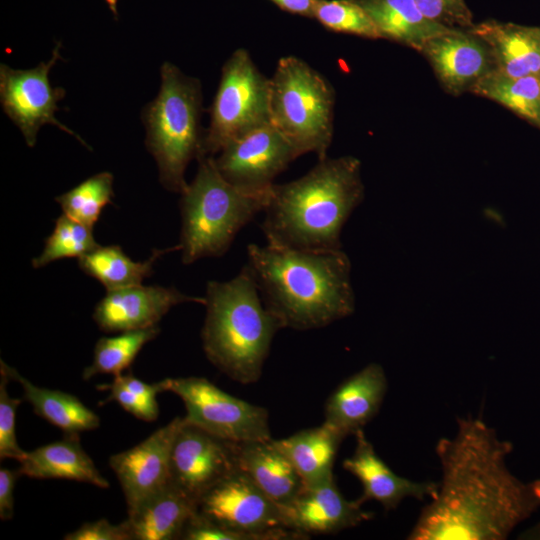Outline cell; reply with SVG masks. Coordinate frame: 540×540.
Listing matches in <instances>:
<instances>
[{
  "label": "cell",
  "mask_w": 540,
  "mask_h": 540,
  "mask_svg": "<svg viewBox=\"0 0 540 540\" xmlns=\"http://www.w3.org/2000/svg\"><path fill=\"white\" fill-rule=\"evenodd\" d=\"M513 444L481 417L457 418V432L435 446L442 478L409 540H505L540 508V479L524 482L507 467Z\"/></svg>",
  "instance_id": "6da1fadb"
},
{
  "label": "cell",
  "mask_w": 540,
  "mask_h": 540,
  "mask_svg": "<svg viewBox=\"0 0 540 540\" xmlns=\"http://www.w3.org/2000/svg\"><path fill=\"white\" fill-rule=\"evenodd\" d=\"M246 265L264 305L282 328L318 329L355 311L351 262L342 249L314 251L251 243Z\"/></svg>",
  "instance_id": "7a4b0ae2"
},
{
  "label": "cell",
  "mask_w": 540,
  "mask_h": 540,
  "mask_svg": "<svg viewBox=\"0 0 540 540\" xmlns=\"http://www.w3.org/2000/svg\"><path fill=\"white\" fill-rule=\"evenodd\" d=\"M363 199L359 159L326 157L302 177L272 186L261 230L276 246L340 250L343 227Z\"/></svg>",
  "instance_id": "3957f363"
},
{
  "label": "cell",
  "mask_w": 540,
  "mask_h": 540,
  "mask_svg": "<svg viewBox=\"0 0 540 540\" xmlns=\"http://www.w3.org/2000/svg\"><path fill=\"white\" fill-rule=\"evenodd\" d=\"M204 305L201 337L207 359L236 382H257L282 326L264 305L247 265L229 281H209Z\"/></svg>",
  "instance_id": "277c9868"
},
{
  "label": "cell",
  "mask_w": 540,
  "mask_h": 540,
  "mask_svg": "<svg viewBox=\"0 0 540 540\" xmlns=\"http://www.w3.org/2000/svg\"><path fill=\"white\" fill-rule=\"evenodd\" d=\"M197 160V173L180 199L184 264L224 255L239 231L264 211L271 191L245 192L220 174L213 156Z\"/></svg>",
  "instance_id": "5b68a950"
},
{
  "label": "cell",
  "mask_w": 540,
  "mask_h": 540,
  "mask_svg": "<svg viewBox=\"0 0 540 540\" xmlns=\"http://www.w3.org/2000/svg\"><path fill=\"white\" fill-rule=\"evenodd\" d=\"M160 74L158 95L141 112L145 143L163 187L181 194L188 186L184 177L187 165L204 155L201 83L170 62L162 64Z\"/></svg>",
  "instance_id": "8992f818"
},
{
  "label": "cell",
  "mask_w": 540,
  "mask_h": 540,
  "mask_svg": "<svg viewBox=\"0 0 540 540\" xmlns=\"http://www.w3.org/2000/svg\"><path fill=\"white\" fill-rule=\"evenodd\" d=\"M335 92L328 80L296 56L279 59L270 78V123L301 156L327 157L333 138Z\"/></svg>",
  "instance_id": "52a82bcc"
},
{
  "label": "cell",
  "mask_w": 540,
  "mask_h": 540,
  "mask_svg": "<svg viewBox=\"0 0 540 540\" xmlns=\"http://www.w3.org/2000/svg\"><path fill=\"white\" fill-rule=\"evenodd\" d=\"M269 89L270 78L258 70L249 52L235 50L222 67L203 154L219 153L232 140L269 124Z\"/></svg>",
  "instance_id": "ba28073f"
},
{
  "label": "cell",
  "mask_w": 540,
  "mask_h": 540,
  "mask_svg": "<svg viewBox=\"0 0 540 540\" xmlns=\"http://www.w3.org/2000/svg\"><path fill=\"white\" fill-rule=\"evenodd\" d=\"M167 381L168 391L185 405L186 423L234 443L273 439L269 413L264 407L236 398L203 377L167 378Z\"/></svg>",
  "instance_id": "9c48e42d"
},
{
  "label": "cell",
  "mask_w": 540,
  "mask_h": 540,
  "mask_svg": "<svg viewBox=\"0 0 540 540\" xmlns=\"http://www.w3.org/2000/svg\"><path fill=\"white\" fill-rule=\"evenodd\" d=\"M198 512L248 540L303 539L284 527L279 505L239 468L200 497Z\"/></svg>",
  "instance_id": "30bf717a"
},
{
  "label": "cell",
  "mask_w": 540,
  "mask_h": 540,
  "mask_svg": "<svg viewBox=\"0 0 540 540\" xmlns=\"http://www.w3.org/2000/svg\"><path fill=\"white\" fill-rule=\"evenodd\" d=\"M61 47V43H57L49 61L40 62L31 69H13L3 63L0 65V102L3 111L20 129L29 147L36 144L39 129L50 124L89 148L77 133L55 117V112L60 110L58 102L65 97L66 91L51 85L49 72L62 59Z\"/></svg>",
  "instance_id": "8fae6325"
},
{
  "label": "cell",
  "mask_w": 540,
  "mask_h": 540,
  "mask_svg": "<svg viewBox=\"0 0 540 540\" xmlns=\"http://www.w3.org/2000/svg\"><path fill=\"white\" fill-rule=\"evenodd\" d=\"M215 165L232 185L249 193H263L274 179L300 155L271 124L264 125L225 145Z\"/></svg>",
  "instance_id": "7c38bea8"
},
{
  "label": "cell",
  "mask_w": 540,
  "mask_h": 540,
  "mask_svg": "<svg viewBox=\"0 0 540 540\" xmlns=\"http://www.w3.org/2000/svg\"><path fill=\"white\" fill-rule=\"evenodd\" d=\"M237 444L183 422L171 451V482L198 503L220 480L237 470Z\"/></svg>",
  "instance_id": "4fadbf2b"
},
{
  "label": "cell",
  "mask_w": 540,
  "mask_h": 540,
  "mask_svg": "<svg viewBox=\"0 0 540 540\" xmlns=\"http://www.w3.org/2000/svg\"><path fill=\"white\" fill-rule=\"evenodd\" d=\"M183 422V417H175L136 446L110 456L128 513L171 482V451Z\"/></svg>",
  "instance_id": "5bb4252c"
},
{
  "label": "cell",
  "mask_w": 540,
  "mask_h": 540,
  "mask_svg": "<svg viewBox=\"0 0 540 540\" xmlns=\"http://www.w3.org/2000/svg\"><path fill=\"white\" fill-rule=\"evenodd\" d=\"M279 507L284 527L303 539L311 535L336 534L373 517V513L363 510L357 500L350 501L342 495L334 477L304 485L291 501Z\"/></svg>",
  "instance_id": "9a60e30c"
},
{
  "label": "cell",
  "mask_w": 540,
  "mask_h": 540,
  "mask_svg": "<svg viewBox=\"0 0 540 540\" xmlns=\"http://www.w3.org/2000/svg\"><path fill=\"white\" fill-rule=\"evenodd\" d=\"M195 302L205 304V297L190 296L175 287L134 285L107 291L97 303L93 319L104 332H126L157 326L174 306Z\"/></svg>",
  "instance_id": "2e32d148"
},
{
  "label": "cell",
  "mask_w": 540,
  "mask_h": 540,
  "mask_svg": "<svg viewBox=\"0 0 540 540\" xmlns=\"http://www.w3.org/2000/svg\"><path fill=\"white\" fill-rule=\"evenodd\" d=\"M420 53L444 89L453 95L470 92L496 70L489 46L469 30L452 29L430 39Z\"/></svg>",
  "instance_id": "e0dca14e"
},
{
  "label": "cell",
  "mask_w": 540,
  "mask_h": 540,
  "mask_svg": "<svg viewBox=\"0 0 540 540\" xmlns=\"http://www.w3.org/2000/svg\"><path fill=\"white\" fill-rule=\"evenodd\" d=\"M354 436V452L343 461V468L354 475L362 485V495L357 499L361 505L375 500L389 511L408 497L422 501L436 496L438 482H416L397 475L376 453L363 429Z\"/></svg>",
  "instance_id": "ac0fdd59"
},
{
  "label": "cell",
  "mask_w": 540,
  "mask_h": 540,
  "mask_svg": "<svg viewBox=\"0 0 540 540\" xmlns=\"http://www.w3.org/2000/svg\"><path fill=\"white\" fill-rule=\"evenodd\" d=\"M387 387L384 368L369 363L331 393L325 404L324 423L345 437L354 435L377 415Z\"/></svg>",
  "instance_id": "d6986e66"
},
{
  "label": "cell",
  "mask_w": 540,
  "mask_h": 540,
  "mask_svg": "<svg viewBox=\"0 0 540 540\" xmlns=\"http://www.w3.org/2000/svg\"><path fill=\"white\" fill-rule=\"evenodd\" d=\"M469 31L489 46L496 72L510 77L540 75V27L487 20Z\"/></svg>",
  "instance_id": "ffe728a7"
},
{
  "label": "cell",
  "mask_w": 540,
  "mask_h": 540,
  "mask_svg": "<svg viewBox=\"0 0 540 540\" xmlns=\"http://www.w3.org/2000/svg\"><path fill=\"white\" fill-rule=\"evenodd\" d=\"M197 510V501L170 482L129 512L126 522L132 540L180 539Z\"/></svg>",
  "instance_id": "44dd1931"
},
{
  "label": "cell",
  "mask_w": 540,
  "mask_h": 540,
  "mask_svg": "<svg viewBox=\"0 0 540 540\" xmlns=\"http://www.w3.org/2000/svg\"><path fill=\"white\" fill-rule=\"evenodd\" d=\"M239 469L279 506L291 501L303 488L300 475L274 440L237 444Z\"/></svg>",
  "instance_id": "7402d4cb"
},
{
  "label": "cell",
  "mask_w": 540,
  "mask_h": 540,
  "mask_svg": "<svg viewBox=\"0 0 540 540\" xmlns=\"http://www.w3.org/2000/svg\"><path fill=\"white\" fill-rule=\"evenodd\" d=\"M21 475L36 479H66L89 483L102 489L110 484L80 444L79 437L62 440L27 452L19 461Z\"/></svg>",
  "instance_id": "603a6c76"
},
{
  "label": "cell",
  "mask_w": 540,
  "mask_h": 540,
  "mask_svg": "<svg viewBox=\"0 0 540 540\" xmlns=\"http://www.w3.org/2000/svg\"><path fill=\"white\" fill-rule=\"evenodd\" d=\"M345 438L338 430L323 422L320 426L273 440L290 460L304 485H313L334 477V462Z\"/></svg>",
  "instance_id": "cb8c5ba5"
},
{
  "label": "cell",
  "mask_w": 540,
  "mask_h": 540,
  "mask_svg": "<svg viewBox=\"0 0 540 540\" xmlns=\"http://www.w3.org/2000/svg\"><path fill=\"white\" fill-rule=\"evenodd\" d=\"M368 13L381 38L421 51L432 38L452 29L428 19L414 0H355Z\"/></svg>",
  "instance_id": "d4e9b609"
},
{
  "label": "cell",
  "mask_w": 540,
  "mask_h": 540,
  "mask_svg": "<svg viewBox=\"0 0 540 540\" xmlns=\"http://www.w3.org/2000/svg\"><path fill=\"white\" fill-rule=\"evenodd\" d=\"M0 370L21 385L24 398L31 404L34 412L61 429L64 435L79 437L81 432L100 426L99 416L78 397L67 392L38 387L3 361Z\"/></svg>",
  "instance_id": "484cf974"
},
{
  "label": "cell",
  "mask_w": 540,
  "mask_h": 540,
  "mask_svg": "<svg viewBox=\"0 0 540 540\" xmlns=\"http://www.w3.org/2000/svg\"><path fill=\"white\" fill-rule=\"evenodd\" d=\"M180 250V245L154 249L145 261H134L119 245L98 246L78 259L80 269L98 280L107 291L139 285L152 275L154 263L164 254Z\"/></svg>",
  "instance_id": "4316f807"
},
{
  "label": "cell",
  "mask_w": 540,
  "mask_h": 540,
  "mask_svg": "<svg viewBox=\"0 0 540 540\" xmlns=\"http://www.w3.org/2000/svg\"><path fill=\"white\" fill-rule=\"evenodd\" d=\"M470 92L495 101L540 128V77H510L496 71L480 80Z\"/></svg>",
  "instance_id": "83f0119b"
},
{
  "label": "cell",
  "mask_w": 540,
  "mask_h": 540,
  "mask_svg": "<svg viewBox=\"0 0 540 540\" xmlns=\"http://www.w3.org/2000/svg\"><path fill=\"white\" fill-rule=\"evenodd\" d=\"M160 332L158 326L121 332L101 337L95 344L91 365L84 368L82 377L88 380L97 374H122L135 360L143 346Z\"/></svg>",
  "instance_id": "f1b7e54d"
},
{
  "label": "cell",
  "mask_w": 540,
  "mask_h": 540,
  "mask_svg": "<svg viewBox=\"0 0 540 540\" xmlns=\"http://www.w3.org/2000/svg\"><path fill=\"white\" fill-rule=\"evenodd\" d=\"M114 177L110 172L97 173L74 188L57 196L63 214L93 228L102 210L111 203Z\"/></svg>",
  "instance_id": "f546056e"
},
{
  "label": "cell",
  "mask_w": 540,
  "mask_h": 540,
  "mask_svg": "<svg viewBox=\"0 0 540 540\" xmlns=\"http://www.w3.org/2000/svg\"><path fill=\"white\" fill-rule=\"evenodd\" d=\"M98 246L93 236V228L63 214L57 218L43 251L32 260V265L38 269L63 258L79 259Z\"/></svg>",
  "instance_id": "4dcf8cb0"
},
{
  "label": "cell",
  "mask_w": 540,
  "mask_h": 540,
  "mask_svg": "<svg viewBox=\"0 0 540 540\" xmlns=\"http://www.w3.org/2000/svg\"><path fill=\"white\" fill-rule=\"evenodd\" d=\"M314 19L334 32L381 38L368 13L355 0H319Z\"/></svg>",
  "instance_id": "1f68e13d"
},
{
  "label": "cell",
  "mask_w": 540,
  "mask_h": 540,
  "mask_svg": "<svg viewBox=\"0 0 540 540\" xmlns=\"http://www.w3.org/2000/svg\"><path fill=\"white\" fill-rule=\"evenodd\" d=\"M0 372V459L9 458L19 462L26 454L17 442L15 430L16 411L22 400L8 394L9 377L2 370Z\"/></svg>",
  "instance_id": "d6a6232c"
},
{
  "label": "cell",
  "mask_w": 540,
  "mask_h": 540,
  "mask_svg": "<svg viewBox=\"0 0 540 540\" xmlns=\"http://www.w3.org/2000/svg\"><path fill=\"white\" fill-rule=\"evenodd\" d=\"M421 12L431 21L449 29L470 30L472 12L465 0H414Z\"/></svg>",
  "instance_id": "836d02e7"
},
{
  "label": "cell",
  "mask_w": 540,
  "mask_h": 540,
  "mask_svg": "<svg viewBox=\"0 0 540 540\" xmlns=\"http://www.w3.org/2000/svg\"><path fill=\"white\" fill-rule=\"evenodd\" d=\"M105 388L109 390V396L105 402L116 401L125 411L146 422L155 421L158 418L157 400H149L129 390L117 377H114L113 381Z\"/></svg>",
  "instance_id": "e575fe53"
},
{
  "label": "cell",
  "mask_w": 540,
  "mask_h": 540,
  "mask_svg": "<svg viewBox=\"0 0 540 540\" xmlns=\"http://www.w3.org/2000/svg\"><path fill=\"white\" fill-rule=\"evenodd\" d=\"M184 540H248L241 533L232 531L207 516L197 512L186 523L181 538Z\"/></svg>",
  "instance_id": "d590c367"
},
{
  "label": "cell",
  "mask_w": 540,
  "mask_h": 540,
  "mask_svg": "<svg viewBox=\"0 0 540 540\" xmlns=\"http://www.w3.org/2000/svg\"><path fill=\"white\" fill-rule=\"evenodd\" d=\"M63 538L65 540H132L126 520L115 525L106 519L86 522Z\"/></svg>",
  "instance_id": "8d00e7d4"
},
{
  "label": "cell",
  "mask_w": 540,
  "mask_h": 540,
  "mask_svg": "<svg viewBox=\"0 0 540 540\" xmlns=\"http://www.w3.org/2000/svg\"><path fill=\"white\" fill-rule=\"evenodd\" d=\"M20 472L7 468L0 469V518L11 520L14 513V487Z\"/></svg>",
  "instance_id": "74e56055"
},
{
  "label": "cell",
  "mask_w": 540,
  "mask_h": 540,
  "mask_svg": "<svg viewBox=\"0 0 540 540\" xmlns=\"http://www.w3.org/2000/svg\"><path fill=\"white\" fill-rule=\"evenodd\" d=\"M281 10L314 19L319 0H270Z\"/></svg>",
  "instance_id": "f35d334b"
},
{
  "label": "cell",
  "mask_w": 540,
  "mask_h": 540,
  "mask_svg": "<svg viewBox=\"0 0 540 540\" xmlns=\"http://www.w3.org/2000/svg\"><path fill=\"white\" fill-rule=\"evenodd\" d=\"M106 2L108 3L112 12L117 16V9H116L117 0H106Z\"/></svg>",
  "instance_id": "ab89813d"
},
{
  "label": "cell",
  "mask_w": 540,
  "mask_h": 540,
  "mask_svg": "<svg viewBox=\"0 0 540 540\" xmlns=\"http://www.w3.org/2000/svg\"><path fill=\"white\" fill-rule=\"evenodd\" d=\"M539 77H540V75H539Z\"/></svg>",
  "instance_id": "60d3db41"
}]
</instances>
